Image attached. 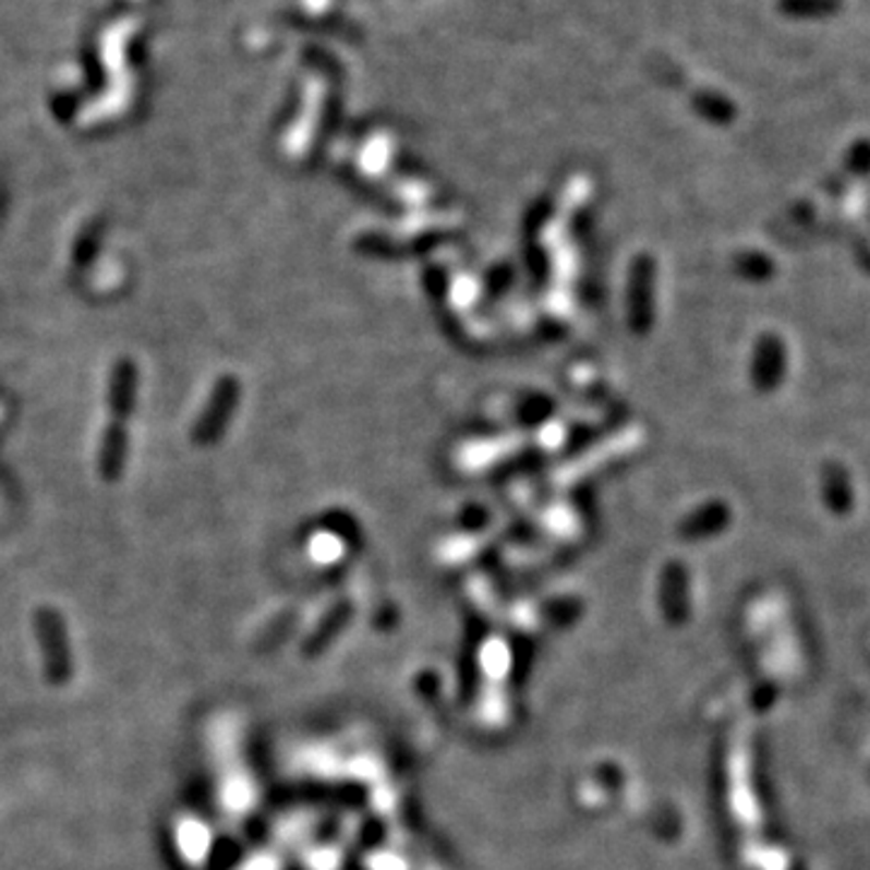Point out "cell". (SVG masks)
Instances as JSON below:
<instances>
[{
    "label": "cell",
    "instance_id": "6da1fadb",
    "mask_svg": "<svg viewBox=\"0 0 870 870\" xmlns=\"http://www.w3.org/2000/svg\"><path fill=\"white\" fill-rule=\"evenodd\" d=\"M133 392H136V367H133L129 361H121L119 365H114L109 387V407L114 419L109 423L102 440V452H99V470H102L107 479L119 476L121 467H124V455H126L124 419L131 414Z\"/></svg>",
    "mask_w": 870,
    "mask_h": 870
},
{
    "label": "cell",
    "instance_id": "7a4b0ae2",
    "mask_svg": "<svg viewBox=\"0 0 870 870\" xmlns=\"http://www.w3.org/2000/svg\"><path fill=\"white\" fill-rule=\"evenodd\" d=\"M629 315L633 331L643 334L653 319V262L649 256H639L633 262L629 281Z\"/></svg>",
    "mask_w": 870,
    "mask_h": 870
},
{
    "label": "cell",
    "instance_id": "3957f363",
    "mask_svg": "<svg viewBox=\"0 0 870 870\" xmlns=\"http://www.w3.org/2000/svg\"><path fill=\"white\" fill-rule=\"evenodd\" d=\"M235 399H238V383L232 380V377H226L216 389V395L210 397L208 401V409L204 411V416L198 421V431H196V440L206 443L210 438H216V435L226 426V421L230 416L232 407H235Z\"/></svg>",
    "mask_w": 870,
    "mask_h": 870
},
{
    "label": "cell",
    "instance_id": "277c9868",
    "mask_svg": "<svg viewBox=\"0 0 870 870\" xmlns=\"http://www.w3.org/2000/svg\"><path fill=\"white\" fill-rule=\"evenodd\" d=\"M781 367H784V351H781L778 339L766 337L757 346V361H754V380L760 387L776 385Z\"/></svg>",
    "mask_w": 870,
    "mask_h": 870
}]
</instances>
